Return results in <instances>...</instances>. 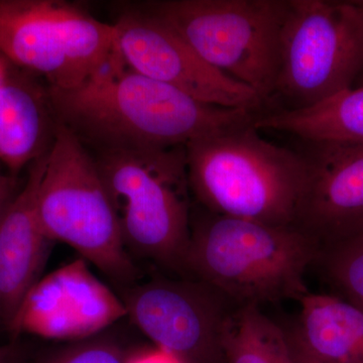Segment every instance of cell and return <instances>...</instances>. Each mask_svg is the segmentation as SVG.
I'll return each mask as SVG.
<instances>
[{"mask_svg":"<svg viewBox=\"0 0 363 363\" xmlns=\"http://www.w3.org/2000/svg\"><path fill=\"white\" fill-rule=\"evenodd\" d=\"M288 7L289 0H159L138 6L210 66L255 90L264 107L279 76Z\"/></svg>","mask_w":363,"mask_h":363,"instance_id":"cell-5","label":"cell"},{"mask_svg":"<svg viewBox=\"0 0 363 363\" xmlns=\"http://www.w3.org/2000/svg\"><path fill=\"white\" fill-rule=\"evenodd\" d=\"M0 318H1V319H2L1 306H0Z\"/></svg>","mask_w":363,"mask_h":363,"instance_id":"cell-26","label":"cell"},{"mask_svg":"<svg viewBox=\"0 0 363 363\" xmlns=\"http://www.w3.org/2000/svg\"><path fill=\"white\" fill-rule=\"evenodd\" d=\"M320 245L296 225L272 226L212 213L198 205L191 215L186 274L234 304L301 301L305 274Z\"/></svg>","mask_w":363,"mask_h":363,"instance_id":"cell-2","label":"cell"},{"mask_svg":"<svg viewBox=\"0 0 363 363\" xmlns=\"http://www.w3.org/2000/svg\"><path fill=\"white\" fill-rule=\"evenodd\" d=\"M221 347L223 363H298L288 332L257 305H235L229 311Z\"/></svg>","mask_w":363,"mask_h":363,"instance_id":"cell-17","label":"cell"},{"mask_svg":"<svg viewBox=\"0 0 363 363\" xmlns=\"http://www.w3.org/2000/svg\"><path fill=\"white\" fill-rule=\"evenodd\" d=\"M123 352L105 341H89L66 350L50 363H125Z\"/></svg>","mask_w":363,"mask_h":363,"instance_id":"cell-19","label":"cell"},{"mask_svg":"<svg viewBox=\"0 0 363 363\" xmlns=\"http://www.w3.org/2000/svg\"><path fill=\"white\" fill-rule=\"evenodd\" d=\"M30 74L9 63L0 83V162L13 176L49 152L56 130L49 87Z\"/></svg>","mask_w":363,"mask_h":363,"instance_id":"cell-14","label":"cell"},{"mask_svg":"<svg viewBox=\"0 0 363 363\" xmlns=\"http://www.w3.org/2000/svg\"><path fill=\"white\" fill-rule=\"evenodd\" d=\"M255 123L189 143L191 193L212 213L266 225H295L307 159L302 152L262 138Z\"/></svg>","mask_w":363,"mask_h":363,"instance_id":"cell-3","label":"cell"},{"mask_svg":"<svg viewBox=\"0 0 363 363\" xmlns=\"http://www.w3.org/2000/svg\"><path fill=\"white\" fill-rule=\"evenodd\" d=\"M128 316L183 363H223L221 335L234 304L200 281L159 279L126 291Z\"/></svg>","mask_w":363,"mask_h":363,"instance_id":"cell-9","label":"cell"},{"mask_svg":"<svg viewBox=\"0 0 363 363\" xmlns=\"http://www.w3.org/2000/svg\"><path fill=\"white\" fill-rule=\"evenodd\" d=\"M294 351H295V350H294ZM295 354H296V352H295ZM296 357H297V360H298V363H313V362H308V360L304 359V358L298 357L297 354H296Z\"/></svg>","mask_w":363,"mask_h":363,"instance_id":"cell-25","label":"cell"},{"mask_svg":"<svg viewBox=\"0 0 363 363\" xmlns=\"http://www.w3.org/2000/svg\"><path fill=\"white\" fill-rule=\"evenodd\" d=\"M13 359V352L9 347L0 346V363H11Z\"/></svg>","mask_w":363,"mask_h":363,"instance_id":"cell-22","label":"cell"},{"mask_svg":"<svg viewBox=\"0 0 363 363\" xmlns=\"http://www.w3.org/2000/svg\"><path fill=\"white\" fill-rule=\"evenodd\" d=\"M355 306H357V305H355ZM357 307L359 308V309H362L363 311V306H357Z\"/></svg>","mask_w":363,"mask_h":363,"instance_id":"cell-27","label":"cell"},{"mask_svg":"<svg viewBox=\"0 0 363 363\" xmlns=\"http://www.w3.org/2000/svg\"><path fill=\"white\" fill-rule=\"evenodd\" d=\"M18 181L16 176L0 173V222L18 196Z\"/></svg>","mask_w":363,"mask_h":363,"instance_id":"cell-20","label":"cell"},{"mask_svg":"<svg viewBox=\"0 0 363 363\" xmlns=\"http://www.w3.org/2000/svg\"><path fill=\"white\" fill-rule=\"evenodd\" d=\"M128 316L123 300L82 257L44 277L28 291L9 326L56 340H83Z\"/></svg>","mask_w":363,"mask_h":363,"instance_id":"cell-11","label":"cell"},{"mask_svg":"<svg viewBox=\"0 0 363 363\" xmlns=\"http://www.w3.org/2000/svg\"><path fill=\"white\" fill-rule=\"evenodd\" d=\"M94 157L126 250L186 274L192 215L186 147L105 150Z\"/></svg>","mask_w":363,"mask_h":363,"instance_id":"cell-4","label":"cell"},{"mask_svg":"<svg viewBox=\"0 0 363 363\" xmlns=\"http://www.w3.org/2000/svg\"><path fill=\"white\" fill-rule=\"evenodd\" d=\"M300 323L289 333L298 357L313 363H363V311L329 295L300 301Z\"/></svg>","mask_w":363,"mask_h":363,"instance_id":"cell-15","label":"cell"},{"mask_svg":"<svg viewBox=\"0 0 363 363\" xmlns=\"http://www.w3.org/2000/svg\"><path fill=\"white\" fill-rule=\"evenodd\" d=\"M9 62L0 56V83H1V81L4 80V77H6L7 70H9Z\"/></svg>","mask_w":363,"mask_h":363,"instance_id":"cell-23","label":"cell"},{"mask_svg":"<svg viewBox=\"0 0 363 363\" xmlns=\"http://www.w3.org/2000/svg\"><path fill=\"white\" fill-rule=\"evenodd\" d=\"M113 26L116 50L133 70L203 104L264 108L255 90L210 66L175 30L138 7L123 11Z\"/></svg>","mask_w":363,"mask_h":363,"instance_id":"cell-10","label":"cell"},{"mask_svg":"<svg viewBox=\"0 0 363 363\" xmlns=\"http://www.w3.org/2000/svg\"><path fill=\"white\" fill-rule=\"evenodd\" d=\"M47 155L30 164L25 186L0 222V306L7 328L26 294L40 281L52 243L40 226L37 210Z\"/></svg>","mask_w":363,"mask_h":363,"instance_id":"cell-13","label":"cell"},{"mask_svg":"<svg viewBox=\"0 0 363 363\" xmlns=\"http://www.w3.org/2000/svg\"><path fill=\"white\" fill-rule=\"evenodd\" d=\"M37 210L40 226L52 242L70 245L113 281H135L138 269L124 245L95 157L58 121L38 191Z\"/></svg>","mask_w":363,"mask_h":363,"instance_id":"cell-6","label":"cell"},{"mask_svg":"<svg viewBox=\"0 0 363 363\" xmlns=\"http://www.w3.org/2000/svg\"><path fill=\"white\" fill-rule=\"evenodd\" d=\"M49 94L57 121L98 152L187 147L252 123L262 112L198 101L133 70L116 48L84 83L67 90L49 87Z\"/></svg>","mask_w":363,"mask_h":363,"instance_id":"cell-1","label":"cell"},{"mask_svg":"<svg viewBox=\"0 0 363 363\" xmlns=\"http://www.w3.org/2000/svg\"><path fill=\"white\" fill-rule=\"evenodd\" d=\"M362 1V6H363V0H360ZM357 86H354V87H363V71L362 73V75L359 76V78H358ZM353 87V88H354Z\"/></svg>","mask_w":363,"mask_h":363,"instance_id":"cell-24","label":"cell"},{"mask_svg":"<svg viewBox=\"0 0 363 363\" xmlns=\"http://www.w3.org/2000/svg\"><path fill=\"white\" fill-rule=\"evenodd\" d=\"M125 363H183L167 351L154 348L136 353L128 358Z\"/></svg>","mask_w":363,"mask_h":363,"instance_id":"cell-21","label":"cell"},{"mask_svg":"<svg viewBox=\"0 0 363 363\" xmlns=\"http://www.w3.org/2000/svg\"><path fill=\"white\" fill-rule=\"evenodd\" d=\"M308 175L295 225L320 245L363 233V143H305Z\"/></svg>","mask_w":363,"mask_h":363,"instance_id":"cell-12","label":"cell"},{"mask_svg":"<svg viewBox=\"0 0 363 363\" xmlns=\"http://www.w3.org/2000/svg\"><path fill=\"white\" fill-rule=\"evenodd\" d=\"M362 71L360 0H289L281 66L267 104H278L272 111L320 104L354 87Z\"/></svg>","mask_w":363,"mask_h":363,"instance_id":"cell-7","label":"cell"},{"mask_svg":"<svg viewBox=\"0 0 363 363\" xmlns=\"http://www.w3.org/2000/svg\"><path fill=\"white\" fill-rule=\"evenodd\" d=\"M113 25L66 2L0 1V56L49 87L72 89L106 64L116 49Z\"/></svg>","mask_w":363,"mask_h":363,"instance_id":"cell-8","label":"cell"},{"mask_svg":"<svg viewBox=\"0 0 363 363\" xmlns=\"http://www.w3.org/2000/svg\"><path fill=\"white\" fill-rule=\"evenodd\" d=\"M313 267L346 301L363 306V233L320 247Z\"/></svg>","mask_w":363,"mask_h":363,"instance_id":"cell-18","label":"cell"},{"mask_svg":"<svg viewBox=\"0 0 363 363\" xmlns=\"http://www.w3.org/2000/svg\"><path fill=\"white\" fill-rule=\"evenodd\" d=\"M255 126L295 136L303 143H363V87L343 91L307 108L264 112Z\"/></svg>","mask_w":363,"mask_h":363,"instance_id":"cell-16","label":"cell"}]
</instances>
